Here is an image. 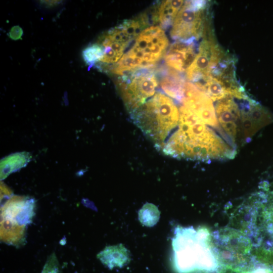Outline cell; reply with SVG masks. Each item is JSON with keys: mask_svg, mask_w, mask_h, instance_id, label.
Masks as SVG:
<instances>
[{"mask_svg": "<svg viewBox=\"0 0 273 273\" xmlns=\"http://www.w3.org/2000/svg\"><path fill=\"white\" fill-rule=\"evenodd\" d=\"M179 112L178 128L163 147L165 154L201 161L231 159L235 156L234 148L227 144L188 108L183 105Z\"/></svg>", "mask_w": 273, "mask_h": 273, "instance_id": "cell-1", "label": "cell"}, {"mask_svg": "<svg viewBox=\"0 0 273 273\" xmlns=\"http://www.w3.org/2000/svg\"><path fill=\"white\" fill-rule=\"evenodd\" d=\"M133 122L161 147L163 142L179 123V112L173 100L158 92L131 113Z\"/></svg>", "mask_w": 273, "mask_h": 273, "instance_id": "cell-2", "label": "cell"}, {"mask_svg": "<svg viewBox=\"0 0 273 273\" xmlns=\"http://www.w3.org/2000/svg\"><path fill=\"white\" fill-rule=\"evenodd\" d=\"M168 46L163 29L158 26L146 28L138 34L132 47L115 65L112 71L123 75L152 67L162 57Z\"/></svg>", "mask_w": 273, "mask_h": 273, "instance_id": "cell-3", "label": "cell"}, {"mask_svg": "<svg viewBox=\"0 0 273 273\" xmlns=\"http://www.w3.org/2000/svg\"><path fill=\"white\" fill-rule=\"evenodd\" d=\"M183 236L186 250L178 251L175 265L180 273L199 270L213 273L220 268L222 270L213 237L206 228L197 232L188 231Z\"/></svg>", "mask_w": 273, "mask_h": 273, "instance_id": "cell-4", "label": "cell"}, {"mask_svg": "<svg viewBox=\"0 0 273 273\" xmlns=\"http://www.w3.org/2000/svg\"><path fill=\"white\" fill-rule=\"evenodd\" d=\"M33 199L16 196L1 209V240L9 245L21 246L26 242V230L35 214Z\"/></svg>", "mask_w": 273, "mask_h": 273, "instance_id": "cell-5", "label": "cell"}, {"mask_svg": "<svg viewBox=\"0 0 273 273\" xmlns=\"http://www.w3.org/2000/svg\"><path fill=\"white\" fill-rule=\"evenodd\" d=\"M212 237L223 270L238 272L249 263L252 243L244 234L224 228L215 232Z\"/></svg>", "mask_w": 273, "mask_h": 273, "instance_id": "cell-6", "label": "cell"}, {"mask_svg": "<svg viewBox=\"0 0 273 273\" xmlns=\"http://www.w3.org/2000/svg\"><path fill=\"white\" fill-rule=\"evenodd\" d=\"M145 23V18H143L126 20L109 30L100 43L103 48L104 54L97 66L115 65L123 56L125 49L141 32Z\"/></svg>", "mask_w": 273, "mask_h": 273, "instance_id": "cell-7", "label": "cell"}, {"mask_svg": "<svg viewBox=\"0 0 273 273\" xmlns=\"http://www.w3.org/2000/svg\"><path fill=\"white\" fill-rule=\"evenodd\" d=\"M155 74L149 69H141L122 76L119 86L124 104L131 113L153 97L158 86Z\"/></svg>", "mask_w": 273, "mask_h": 273, "instance_id": "cell-8", "label": "cell"}, {"mask_svg": "<svg viewBox=\"0 0 273 273\" xmlns=\"http://www.w3.org/2000/svg\"><path fill=\"white\" fill-rule=\"evenodd\" d=\"M206 2L187 1L184 2L172 23L171 37L175 40L195 41L203 33Z\"/></svg>", "mask_w": 273, "mask_h": 273, "instance_id": "cell-9", "label": "cell"}, {"mask_svg": "<svg viewBox=\"0 0 273 273\" xmlns=\"http://www.w3.org/2000/svg\"><path fill=\"white\" fill-rule=\"evenodd\" d=\"M223 56L212 38L204 39L194 61L186 71L189 81L195 84L207 77L222 61Z\"/></svg>", "mask_w": 273, "mask_h": 273, "instance_id": "cell-10", "label": "cell"}, {"mask_svg": "<svg viewBox=\"0 0 273 273\" xmlns=\"http://www.w3.org/2000/svg\"><path fill=\"white\" fill-rule=\"evenodd\" d=\"M181 102L205 124L215 128L218 127L212 100L193 83L186 82Z\"/></svg>", "mask_w": 273, "mask_h": 273, "instance_id": "cell-11", "label": "cell"}, {"mask_svg": "<svg viewBox=\"0 0 273 273\" xmlns=\"http://www.w3.org/2000/svg\"><path fill=\"white\" fill-rule=\"evenodd\" d=\"M241 112L240 132L246 139L273 121V116L269 111L250 99L245 101Z\"/></svg>", "mask_w": 273, "mask_h": 273, "instance_id": "cell-12", "label": "cell"}, {"mask_svg": "<svg viewBox=\"0 0 273 273\" xmlns=\"http://www.w3.org/2000/svg\"><path fill=\"white\" fill-rule=\"evenodd\" d=\"M215 109L223 130L231 141H235L240 132L241 112L238 105L233 98H227L219 101Z\"/></svg>", "mask_w": 273, "mask_h": 273, "instance_id": "cell-13", "label": "cell"}, {"mask_svg": "<svg viewBox=\"0 0 273 273\" xmlns=\"http://www.w3.org/2000/svg\"><path fill=\"white\" fill-rule=\"evenodd\" d=\"M197 53L195 41L176 40L165 52V63L177 71H187Z\"/></svg>", "mask_w": 273, "mask_h": 273, "instance_id": "cell-14", "label": "cell"}, {"mask_svg": "<svg viewBox=\"0 0 273 273\" xmlns=\"http://www.w3.org/2000/svg\"><path fill=\"white\" fill-rule=\"evenodd\" d=\"M97 257L110 269L122 267L130 261L129 251L121 244L106 247L98 254Z\"/></svg>", "mask_w": 273, "mask_h": 273, "instance_id": "cell-15", "label": "cell"}, {"mask_svg": "<svg viewBox=\"0 0 273 273\" xmlns=\"http://www.w3.org/2000/svg\"><path fill=\"white\" fill-rule=\"evenodd\" d=\"M186 83L178 73L171 69L162 77L160 85L170 97L181 102L184 96Z\"/></svg>", "mask_w": 273, "mask_h": 273, "instance_id": "cell-16", "label": "cell"}, {"mask_svg": "<svg viewBox=\"0 0 273 273\" xmlns=\"http://www.w3.org/2000/svg\"><path fill=\"white\" fill-rule=\"evenodd\" d=\"M184 3L181 0L164 1L160 4L155 16L163 29L172 25L177 13Z\"/></svg>", "mask_w": 273, "mask_h": 273, "instance_id": "cell-17", "label": "cell"}, {"mask_svg": "<svg viewBox=\"0 0 273 273\" xmlns=\"http://www.w3.org/2000/svg\"><path fill=\"white\" fill-rule=\"evenodd\" d=\"M160 215V212L156 206L147 203L139 211V219L144 225L152 227L157 223Z\"/></svg>", "mask_w": 273, "mask_h": 273, "instance_id": "cell-18", "label": "cell"}, {"mask_svg": "<svg viewBox=\"0 0 273 273\" xmlns=\"http://www.w3.org/2000/svg\"><path fill=\"white\" fill-rule=\"evenodd\" d=\"M103 54V48L99 42L87 46L82 52L84 61L90 67L97 65L102 58Z\"/></svg>", "mask_w": 273, "mask_h": 273, "instance_id": "cell-19", "label": "cell"}, {"mask_svg": "<svg viewBox=\"0 0 273 273\" xmlns=\"http://www.w3.org/2000/svg\"><path fill=\"white\" fill-rule=\"evenodd\" d=\"M252 254L257 261L273 270V249L259 247L252 251Z\"/></svg>", "mask_w": 273, "mask_h": 273, "instance_id": "cell-20", "label": "cell"}, {"mask_svg": "<svg viewBox=\"0 0 273 273\" xmlns=\"http://www.w3.org/2000/svg\"><path fill=\"white\" fill-rule=\"evenodd\" d=\"M238 273H273V270L257 261L253 256L249 263Z\"/></svg>", "mask_w": 273, "mask_h": 273, "instance_id": "cell-21", "label": "cell"}, {"mask_svg": "<svg viewBox=\"0 0 273 273\" xmlns=\"http://www.w3.org/2000/svg\"><path fill=\"white\" fill-rule=\"evenodd\" d=\"M40 273H61L59 261L54 252L47 258Z\"/></svg>", "mask_w": 273, "mask_h": 273, "instance_id": "cell-22", "label": "cell"}]
</instances>
